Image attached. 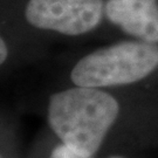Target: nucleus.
I'll list each match as a JSON object with an SVG mask.
<instances>
[{
    "mask_svg": "<svg viewBox=\"0 0 158 158\" xmlns=\"http://www.w3.org/2000/svg\"><path fill=\"white\" fill-rule=\"evenodd\" d=\"M118 103L96 88L76 87L52 95L48 121L62 144L91 157L118 116Z\"/></svg>",
    "mask_w": 158,
    "mask_h": 158,
    "instance_id": "1",
    "label": "nucleus"
},
{
    "mask_svg": "<svg viewBox=\"0 0 158 158\" xmlns=\"http://www.w3.org/2000/svg\"><path fill=\"white\" fill-rule=\"evenodd\" d=\"M158 67V46L148 41H124L82 57L72 70L79 87L100 88L134 83Z\"/></svg>",
    "mask_w": 158,
    "mask_h": 158,
    "instance_id": "2",
    "label": "nucleus"
},
{
    "mask_svg": "<svg viewBox=\"0 0 158 158\" xmlns=\"http://www.w3.org/2000/svg\"><path fill=\"white\" fill-rule=\"evenodd\" d=\"M102 14L103 0H29L25 11L32 26L66 35L90 32Z\"/></svg>",
    "mask_w": 158,
    "mask_h": 158,
    "instance_id": "3",
    "label": "nucleus"
},
{
    "mask_svg": "<svg viewBox=\"0 0 158 158\" xmlns=\"http://www.w3.org/2000/svg\"><path fill=\"white\" fill-rule=\"evenodd\" d=\"M106 14L125 33L142 41L158 42L157 0H108Z\"/></svg>",
    "mask_w": 158,
    "mask_h": 158,
    "instance_id": "4",
    "label": "nucleus"
},
{
    "mask_svg": "<svg viewBox=\"0 0 158 158\" xmlns=\"http://www.w3.org/2000/svg\"><path fill=\"white\" fill-rule=\"evenodd\" d=\"M51 158H90V157H87V156H83L81 153L75 152L74 150L69 149L64 144H61V145H57L52 151Z\"/></svg>",
    "mask_w": 158,
    "mask_h": 158,
    "instance_id": "5",
    "label": "nucleus"
},
{
    "mask_svg": "<svg viewBox=\"0 0 158 158\" xmlns=\"http://www.w3.org/2000/svg\"><path fill=\"white\" fill-rule=\"evenodd\" d=\"M7 54H8V52H7V47H6L5 41L0 36V64L6 60Z\"/></svg>",
    "mask_w": 158,
    "mask_h": 158,
    "instance_id": "6",
    "label": "nucleus"
},
{
    "mask_svg": "<svg viewBox=\"0 0 158 158\" xmlns=\"http://www.w3.org/2000/svg\"><path fill=\"white\" fill-rule=\"evenodd\" d=\"M0 158H1V157H0Z\"/></svg>",
    "mask_w": 158,
    "mask_h": 158,
    "instance_id": "7",
    "label": "nucleus"
}]
</instances>
